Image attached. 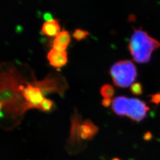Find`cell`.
I'll use <instances>...</instances> for the list:
<instances>
[{
    "mask_svg": "<svg viewBox=\"0 0 160 160\" xmlns=\"http://www.w3.org/2000/svg\"><path fill=\"white\" fill-rule=\"evenodd\" d=\"M53 106V103L52 100L44 97L40 104V110L46 112H49L52 108Z\"/></svg>",
    "mask_w": 160,
    "mask_h": 160,
    "instance_id": "obj_12",
    "label": "cell"
},
{
    "mask_svg": "<svg viewBox=\"0 0 160 160\" xmlns=\"http://www.w3.org/2000/svg\"><path fill=\"white\" fill-rule=\"evenodd\" d=\"M112 103V100L109 98H104L102 101V104L104 107H109Z\"/></svg>",
    "mask_w": 160,
    "mask_h": 160,
    "instance_id": "obj_15",
    "label": "cell"
},
{
    "mask_svg": "<svg viewBox=\"0 0 160 160\" xmlns=\"http://www.w3.org/2000/svg\"><path fill=\"white\" fill-rule=\"evenodd\" d=\"M43 18L46 20V22H48V21H51L52 20L53 18V16L51 13L49 12H46L43 14Z\"/></svg>",
    "mask_w": 160,
    "mask_h": 160,
    "instance_id": "obj_16",
    "label": "cell"
},
{
    "mask_svg": "<svg viewBox=\"0 0 160 160\" xmlns=\"http://www.w3.org/2000/svg\"><path fill=\"white\" fill-rule=\"evenodd\" d=\"M2 108H3V104L0 102V111L2 110Z\"/></svg>",
    "mask_w": 160,
    "mask_h": 160,
    "instance_id": "obj_18",
    "label": "cell"
},
{
    "mask_svg": "<svg viewBox=\"0 0 160 160\" xmlns=\"http://www.w3.org/2000/svg\"><path fill=\"white\" fill-rule=\"evenodd\" d=\"M115 90L113 86L109 84H104L100 88V93L104 98H110L114 95Z\"/></svg>",
    "mask_w": 160,
    "mask_h": 160,
    "instance_id": "obj_10",
    "label": "cell"
},
{
    "mask_svg": "<svg viewBox=\"0 0 160 160\" xmlns=\"http://www.w3.org/2000/svg\"><path fill=\"white\" fill-rule=\"evenodd\" d=\"M60 30L61 27L59 23V20L57 19H53L52 20L43 23L41 32L44 35L50 37H55V36L61 32Z\"/></svg>",
    "mask_w": 160,
    "mask_h": 160,
    "instance_id": "obj_9",
    "label": "cell"
},
{
    "mask_svg": "<svg viewBox=\"0 0 160 160\" xmlns=\"http://www.w3.org/2000/svg\"><path fill=\"white\" fill-rule=\"evenodd\" d=\"M90 34L89 32L83 29H76L74 31L72 36L77 41H80L85 39L86 37Z\"/></svg>",
    "mask_w": 160,
    "mask_h": 160,
    "instance_id": "obj_11",
    "label": "cell"
},
{
    "mask_svg": "<svg viewBox=\"0 0 160 160\" xmlns=\"http://www.w3.org/2000/svg\"><path fill=\"white\" fill-rule=\"evenodd\" d=\"M151 97L150 101L155 104H159L160 103V92H157L149 96Z\"/></svg>",
    "mask_w": 160,
    "mask_h": 160,
    "instance_id": "obj_14",
    "label": "cell"
},
{
    "mask_svg": "<svg viewBox=\"0 0 160 160\" xmlns=\"http://www.w3.org/2000/svg\"><path fill=\"white\" fill-rule=\"evenodd\" d=\"M112 160H121L120 158H113Z\"/></svg>",
    "mask_w": 160,
    "mask_h": 160,
    "instance_id": "obj_19",
    "label": "cell"
},
{
    "mask_svg": "<svg viewBox=\"0 0 160 160\" xmlns=\"http://www.w3.org/2000/svg\"><path fill=\"white\" fill-rule=\"evenodd\" d=\"M110 74L116 86L126 87L132 85L136 79L137 69L131 61L122 60L112 65Z\"/></svg>",
    "mask_w": 160,
    "mask_h": 160,
    "instance_id": "obj_4",
    "label": "cell"
},
{
    "mask_svg": "<svg viewBox=\"0 0 160 160\" xmlns=\"http://www.w3.org/2000/svg\"><path fill=\"white\" fill-rule=\"evenodd\" d=\"M152 137V135L151 132H146L144 135H143V139L145 140V141H149L150 139H151V138Z\"/></svg>",
    "mask_w": 160,
    "mask_h": 160,
    "instance_id": "obj_17",
    "label": "cell"
},
{
    "mask_svg": "<svg viewBox=\"0 0 160 160\" xmlns=\"http://www.w3.org/2000/svg\"><path fill=\"white\" fill-rule=\"evenodd\" d=\"M112 108L119 116H126L134 121H141L147 116L149 107L147 103L137 98L120 96L115 97Z\"/></svg>",
    "mask_w": 160,
    "mask_h": 160,
    "instance_id": "obj_3",
    "label": "cell"
},
{
    "mask_svg": "<svg viewBox=\"0 0 160 160\" xmlns=\"http://www.w3.org/2000/svg\"><path fill=\"white\" fill-rule=\"evenodd\" d=\"M47 58L50 65L56 68L62 67L68 62L67 52L58 51L53 48L48 53Z\"/></svg>",
    "mask_w": 160,
    "mask_h": 160,
    "instance_id": "obj_7",
    "label": "cell"
},
{
    "mask_svg": "<svg viewBox=\"0 0 160 160\" xmlns=\"http://www.w3.org/2000/svg\"><path fill=\"white\" fill-rule=\"evenodd\" d=\"M21 82L16 71L12 68L0 72V102L6 112L21 115L30 109L23 98L22 92L25 86Z\"/></svg>",
    "mask_w": 160,
    "mask_h": 160,
    "instance_id": "obj_1",
    "label": "cell"
},
{
    "mask_svg": "<svg viewBox=\"0 0 160 160\" xmlns=\"http://www.w3.org/2000/svg\"><path fill=\"white\" fill-rule=\"evenodd\" d=\"M128 48L135 61L145 63L150 60L153 51L160 48V42L143 29L134 28Z\"/></svg>",
    "mask_w": 160,
    "mask_h": 160,
    "instance_id": "obj_2",
    "label": "cell"
},
{
    "mask_svg": "<svg viewBox=\"0 0 160 160\" xmlns=\"http://www.w3.org/2000/svg\"><path fill=\"white\" fill-rule=\"evenodd\" d=\"M58 78V77L49 76L42 81H35L33 84L40 88L44 95L51 92H58L62 94L64 92V87L59 81Z\"/></svg>",
    "mask_w": 160,
    "mask_h": 160,
    "instance_id": "obj_6",
    "label": "cell"
},
{
    "mask_svg": "<svg viewBox=\"0 0 160 160\" xmlns=\"http://www.w3.org/2000/svg\"><path fill=\"white\" fill-rule=\"evenodd\" d=\"M98 128L92 121L86 119L80 123L78 118H74L72 122L71 137L74 139L77 137L78 139L90 140L96 135Z\"/></svg>",
    "mask_w": 160,
    "mask_h": 160,
    "instance_id": "obj_5",
    "label": "cell"
},
{
    "mask_svg": "<svg viewBox=\"0 0 160 160\" xmlns=\"http://www.w3.org/2000/svg\"><path fill=\"white\" fill-rule=\"evenodd\" d=\"M71 42V36L68 31L63 30L59 32L53 42V49L58 51H65Z\"/></svg>",
    "mask_w": 160,
    "mask_h": 160,
    "instance_id": "obj_8",
    "label": "cell"
},
{
    "mask_svg": "<svg viewBox=\"0 0 160 160\" xmlns=\"http://www.w3.org/2000/svg\"><path fill=\"white\" fill-rule=\"evenodd\" d=\"M130 90L135 95H140L142 93V85L139 82L133 83L130 87Z\"/></svg>",
    "mask_w": 160,
    "mask_h": 160,
    "instance_id": "obj_13",
    "label": "cell"
}]
</instances>
